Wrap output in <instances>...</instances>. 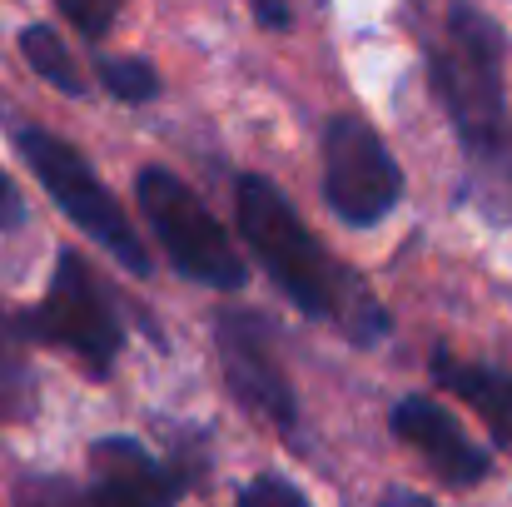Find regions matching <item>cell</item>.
I'll return each instance as SVG.
<instances>
[{"label": "cell", "mask_w": 512, "mask_h": 507, "mask_svg": "<svg viewBox=\"0 0 512 507\" xmlns=\"http://www.w3.org/2000/svg\"><path fill=\"white\" fill-rule=\"evenodd\" d=\"M428 85L463 145V199L488 219H512V110L503 85V30L473 0H448L438 35L428 40Z\"/></svg>", "instance_id": "6da1fadb"}, {"label": "cell", "mask_w": 512, "mask_h": 507, "mask_svg": "<svg viewBox=\"0 0 512 507\" xmlns=\"http://www.w3.org/2000/svg\"><path fill=\"white\" fill-rule=\"evenodd\" d=\"M234 219H239V234L254 249V259L264 264V274L274 279V289L299 314L334 324L358 348H373L378 338H388V309L373 299V289L348 264H339L319 244V234L304 224L294 199L269 174H239Z\"/></svg>", "instance_id": "7a4b0ae2"}, {"label": "cell", "mask_w": 512, "mask_h": 507, "mask_svg": "<svg viewBox=\"0 0 512 507\" xmlns=\"http://www.w3.org/2000/svg\"><path fill=\"white\" fill-rule=\"evenodd\" d=\"M15 150L25 155L30 174H35L40 189L50 194V204H55L80 234H90L125 274H135V279L155 274V259H150V249H145V234H135V224H130V214L120 209V199L110 194V184L90 169V160H85L70 140H60V135L40 130V125H25V130H15Z\"/></svg>", "instance_id": "3957f363"}, {"label": "cell", "mask_w": 512, "mask_h": 507, "mask_svg": "<svg viewBox=\"0 0 512 507\" xmlns=\"http://www.w3.org/2000/svg\"><path fill=\"white\" fill-rule=\"evenodd\" d=\"M15 324H20L25 343L65 348L70 358H80V368L90 378H110L125 353L120 309H115L110 289L95 279V269L85 264V254H75V249L55 254L45 299L30 304L25 314H15Z\"/></svg>", "instance_id": "277c9868"}, {"label": "cell", "mask_w": 512, "mask_h": 507, "mask_svg": "<svg viewBox=\"0 0 512 507\" xmlns=\"http://www.w3.org/2000/svg\"><path fill=\"white\" fill-rule=\"evenodd\" d=\"M135 194H140V214H145L150 234L160 239L174 274H184L204 289H219V294H239L249 284L244 254L234 249L224 224L209 214V204L174 169L145 165L135 174Z\"/></svg>", "instance_id": "5b68a950"}, {"label": "cell", "mask_w": 512, "mask_h": 507, "mask_svg": "<svg viewBox=\"0 0 512 507\" xmlns=\"http://www.w3.org/2000/svg\"><path fill=\"white\" fill-rule=\"evenodd\" d=\"M324 199L348 229L383 224L403 199V169L363 115H329L324 125Z\"/></svg>", "instance_id": "8992f818"}, {"label": "cell", "mask_w": 512, "mask_h": 507, "mask_svg": "<svg viewBox=\"0 0 512 507\" xmlns=\"http://www.w3.org/2000/svg\"><path fill=\"white\" fill-rule=\"evenodd\" d=\"M214 348H219V368H224V383L239 398V408L264 418L279 438L299 443V398L279 363L274 324L259 309H219Z\"/></svg>", "instance_id": "52a82bcc"}, {"label": "cell", "mask_w": 512, "mask_h": 507, "mask_svg": "<svg viewBox=\"0 0 512 507\" xmlns=\"http://www.w3.org/2000/svg\"><path fill=\"white\" fill-rule=\"evenodd\" d=\"M90 483H85V503L90 507H174L189 488V468L155 458L140 438L110 433L95 438L85 453Z\"/></svg>", "instance_id": "ba28073f"}, {"label": "cell", "mask_w": 512, "mask_h": 507, "mask_svg": "<svg viewBox=\"0 0 512 507\" xmlns=\"http://www.w3.org/2000/svg\"><path fill=\"white\" fill-rule=\"evenodd\" d=\"M388 428H393V438L408 443L448 488H473V483H483V478L493 473V458L463 433V423H458L443 403H433V398H423V393L398 398L393 413H388Z\"/></svg>", "instance_id": "9c48e42d"}, {"label": "cell", "mask_w": 512, "mask_h": 507, "mask_svg": "<svg viewBox=\"0 0 512 507\" xmlns=\"http://www.w3.org/2000/svg\"><path fill=\"white\" fill-rule=\"evenodd\" d=\"M433 383L448 388L453 398H463L483 428L493 433V443L512 453V373L493 368V363H473V358H458L453 348H433Z\"/></svg>", "instance_id": "30bf717a"}, {"label": "cell", "mask_w": 512, "mask_h": 507, "mask_svg": "<svg viewBox=\"0 0 512 507\" xmlns=\"http://www.w3.org/2000/svg\"><path fill=\"white\" fill-rule=\"evenodd\" d=\"M20 55H25V65H30L50 90H60V95H70V100H80V95L90 90L85 75H80V60L70 55V45H65V35H60L55 25L30 20V25L20 30Z\"/></svg>", "instance_id": "8fae6325"}, {"label": "cell", "mask_w": 512, "mask_h": 507, "mask_svg": "<svg viewBox=\"0 0 512 507\" xmlns=\"http://www.w3.org/2000/svg\"><path fill=\"white\" fill-rule=\"evenodd\" d=\"M30 413H35V373H30L25 334L15 314L0 304V423H20Z\"/></svg>", "instance_id": "7c38bea8"}, {"label": "cell", "mask_w": 512, "mask_h": 507, "mask_svg": "<svg viewBox=\"0 0 512 507\" xmlns=\"http://www.w3.org/2000/svg\"><path fill=\"white\" fill-rule=\"evenodd\" d=\"M95 75H100V85L120 100V105H150V100H160V70L145 60V55H100L95 60Z\"/></svg>", "instance_id": "4fadbf2b"}, {"label": "cell", "mask_w": 512, "mask_h": 507, "mask_svg": "<svg viewBox=\"0 0 512 507\" xmlns=\"http://www.w3.org/2000/svg\"><path fill=\"white\" fill-rule=\"evenodd\" d=\"M55 10L65 15V25L85 40H105L115 25H120V10L125 0H55Z\"/></svg>", "instance_id": "5bb4252c"}, {"label": "cell", "mask_w": 512, "mask_h": 507, "mask_svg": "<svg viewBox=\"0 0 512 507\" xmlns=\"http://www.w3.org/2000/svg\"><path fill=\"white\" fill-rule=\"evenodd\" d=\"M15 507H90V503H85V488H75L70 478L25 473L15 483Z\"/></svg>", "instance_id": "9a60e30c"}, {"label": "cell", "mask_w": 512, "mask_h": 507, "mask_svg": "<svg viewBox=\"0 0 512 507\" xmlns=\"http://www.w3.org/2000/svg\"><path fill=\"white\" fill-rule=\"evenodd\" d=\"M239 507H314L289 478H279V473H259V478H249L244 488H239Z\"/></svg>", "instance_id": "2e32d148"}, {"label": "cell", "mask_w": 512, "mask_h": 507, "mask_svg": "<svg viewBox=\"0 0 512 507\" xmlns=\"http://www.w3.org/2000/svg\"><path fill=\"white\" fill-rule=\"evenodd\" d=\"M25 224V194L15 189V179L0 169V234H10V229H20Z\"/></svg>", "instance_id": "e0dca14e"}, {"label": "cell", "mask_w": 512, "mask_h": 507, "mask_svg": "<svg viewBox=\"0 0 512 507\" xmlns=\"http://www.w3.org/2000/svg\"><path fill=\"white\" fill-rule=\"evenodd\" d=\"M249 10H254V20L264 30H289L294 25V5L289 0H249Z\"/></svg>", "instance_id": "ac0fdd59"}, {"label": "cell", "mask_w": 512, "mask_h": 507, "mask_svg": "<svg viewBox=\"0 0 512 507\" xmlns=\"http://www.w3.org/2000/svg\"><path fill=\"white\" fill-rule=\"evenodd\" d=\"M383 507H438V503L423 498V493H408V488H388V493H383Z\"/></svg>", "instance_id": "d6986e66"}]
</instances>
